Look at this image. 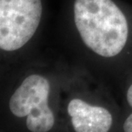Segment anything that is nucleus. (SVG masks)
<instances>
[{"label":"nucleus","instance_id":"obj_6","mask_svg":"<svg viewBox=\"0 0 132 132\" xmlns=\"http://www.w3.org/2000/svg\"><path fill=\"white\" fill-rule=\"evenodd\" d=\"M126 99H127L129 105L132 108V84L130 85V86L129 87L127 93H126Z\"/></svg>","mask_w":132,"mask_h":132},{"label":"nucleus","instance_id":"obj_1","mask_svg":"<svg viewBox=\"0 0 132 132\" xmlns=\"http://www.w3.org/2000/svg\"><path fill=\"white\" fill-rule=\"evenodd\" d=\"M69 23L83 51L100 60L132 52V14L117 0H71Z\"/></svg>","mask_w":132,"mask_h":132},{"label":"nucleus","instance_id":"obj_2","mask_svg":"<svg viewBox=\"0 0 132 132\" xmlns=\"http://www.w3.org/2000/svg\"><path fill=\"white\" fill-rule=\"evenodd\" d=\"M44 16L45 0H0V71L30 55Z\"/></svg>","mask_w":132,"mask_h":132},{"label":"nucleus","instance_id":"obj_5","mask_svg":"<svg viewBox=\"0 0 132 132\" xmlns=\"http://www.w3.org/2000/svg\"><path fill=\"white\" fill-rule=\"evenodd\" d=\"M123 130H125V132H132V113L125 121V123H123Z\"/></svg>","mask_w":132,"mask_h":132},{"label":"nucleus","instance_id":"obj_3","mask_svg":"<svg viewBox=\"0 0 132 132\" xmlns=\"http://www.w3.org/2000/svg\"><path fill=\"white\" fill-rule=\"evenodd\" d=\"M50 78L41 72H31L10 95L9 110L15 117L26 118L31 132H47L55 125V114L50 106Z\"/></svg>","mask_w":132,"mask_h":132},{"label":"nucleus","instance_id":"obj_4","mask_svg":"<svg viewBox=\"0 0 132 132\" xmlns=\"http://www.w3.org/2000/svg\"><path fill=\"white\" fill-rule=\"evenodd\" d=\"M67 110L76 132H108L112 127L113 116L108 108L80 97L72 98Z\"/></svg>","mask_w":132,"mask_h":132}]
</instances>
